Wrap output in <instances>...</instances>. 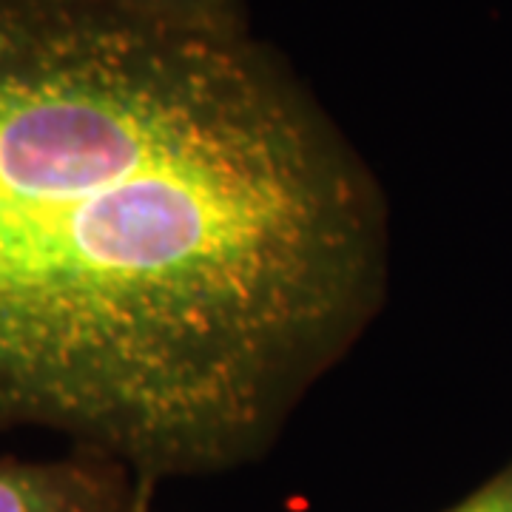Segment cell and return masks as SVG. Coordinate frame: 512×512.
I'll use <instances>...</instances> for the list:
<instances>
[{
	"instance_id": "1",
	"label": "cell",
	"mask_w": 512,
	"mask_h": 512,
	"mask_svg": "<svg viewBox=\"0 0 512 512\" xmlns=\"http://www.w3.org/2000/svg\"><path fill=\"white\" fill-rule=\"evenodd\" d=\"M387 285L379 177L251 29L0 0V436L248 467Z\"/></svg>"
},
{
	"instance_id": "2",
	"label": "cell",
	"mask_w": 512,
	"mask_h": 512,
	"mask_svg": "<svg viewBox=\"0 0 512 512\" xmlns=\"http://www.w3.org/2000/svg\"><path fill=\"white\" fill-rule=\"evenodd\" d=\"M137 478L97 453L0 456V512H131Z\"/></svg>"
},
{
	"instance_id": "3",
	"label": "cell",
	"mask_w": 512,
	"mask_h": 512,
	"mask_svg": "<svg viewBox=\"0 0 512 512\" xmlns=\"http://www.w3.org/2000/svg\"><path fill=\"white\" fill-rule=\"evenodd\" d=\"M154 18L205 26V29H251L242 0H111Z\"/></svg>"
},
{
	"instance_id": "4",
	"label": "cell",
	"mask_w": 512,
	"mask_h": 512,
	"mask_svg": "<svg viewBox=\"0 0 512 512\" xmlns=\"http://www.w3.org/2000/svg\"><path fill=\"white\" fill-rule=\"evenodd\" d=\"M444 512H512V461Z\"/></svg>"
},
{
	"instance_id": "5",
	"label": "cell",
	"mask_w": 512,
	"mask_h": 512,
	"mask_svg": "<svg viewBox=\"0 0 512 512\" xmlns=\"http://www.w3.org/2000/svg\"><path fill=\"white\" fill-rule=\"evenodd\" d=\"M157 487H160V484H154V481H148V478H137V493H134V510L131 512H151Z\"/></svg>"
}]
</instances>
